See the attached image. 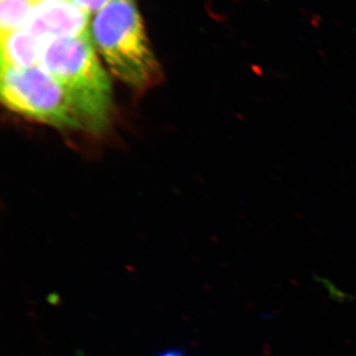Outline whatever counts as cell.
I'll list each match as a JSON object with an SVG mask.
<instances>
[{
  "mask_svg": "<svg viewBox=\"0 0 356 356\" xmlns=\"http://www.w3.org/2000/svg\"><path fill=\"white\" fill-rule=\"evenodd\" d=\"M39 65L62 84L86 130L102 132L108 126L113 108L112 83L96 56L89 32L42 40Z\"/></svg>",
  "mask_w": 356,
  "mask_h": 356,
  "instance_id": "1",
  "label": "cell"
},
{
  "mask_svg": "<svg viewBox=\"0 0 356 356\" xmlns=\"http://www.w3.org/2000/svg\"><path fill=\"white\" fill-rule=\"evenodd\" d=\"M96 49L110 72L138 91L158 86L163 74L134 0H113L92 23Z\"/></svg>",
  "mask_w": 356,
  "mask_h": 356,
  "instance_id": "2",
  "label": "cell"
},
{
  "mask_svg": "<svg viewBox=\"0 0 356 356\" xmlns=\"http://www.w3.org/2000/svg\"><path fill=\"white\" fill-rule=\"evenodd\" d=\"M1 102L14 112L63 130H86L67 91L43 67L1 70Z\"/></svg>",
  "mask_w": 356,
  "mask_h": 356,
  "instance_id": "3",
  "label": "cell"
},
{
  "mask_svg": "<svg viewBox=\"0 0 356 356\" xmlns=\"http://www.w3.org/2000/svg\"><path fill=\"white\" fill-rule=\"evenodd\" d=\"M89 14L69 1L37 4L24 29L41 40L76 37L88 31Z\"/></svg>",
  "mask_w": 356,
  "mask_h": 356,
  "instance_id": "4",
  "label": "cell"
},
{
  "mask_svg": "<svg viewBox=\"0 0 356 356\" xmlns=\"http://www.w3.org/2000/svg\"><path fill=\"white\" fill-rule=\"evenodd\" d=\"M41 50V40L26 29L1 33V70L37 67Z\"/></svg>",
  "mask_w": 356,
  "mask_h": 356,
  "instance_id": "5",
  "label": "cell"
},
{
  "mask_svg": "<svg viewBox=\"0 0 356 356\" xmlns=\"http://www.w3.org/2000/svg\"><path fill=\"white\" fill-rule=\"evenodd\" d=\"M37 4L38 3L36 0H1L0 2L1 33L24 29Z\"/></svg>",
  "mask_w": 356,
  "mask_h": 356,
  "instance_id": "6",
  "label": "cell"
},
{
  "mask_svg": "<svg viewBox=\"0 0 356 356\" xmlns=\"http://www.w3.org/2000/svg\"><path fill=\"white\" fill-rule=\"evenodd\" d=\"M112 1L113 0H70L74 6H79L89 15L96 11L102 10V8H104Z\"/></svg>",
  "mask_w": 356,
  "mask_h": 356,
  "instance_id": "7",
  "label": "cell"
},
{
  "mask_svg": "<svg viewBox=\"0 0 356 356\" xmlns=\"http://www.w3.org/2000/svg\"><path fill=\"white\" fill-rule=\"evenodd\" d=\"M158 356H187L184 351L180 350H168L159 353Z\"/></svg>",
  "mask_w": 356,
  "mask_h": 356,
  "instance_id": "8",
  "label": "cell"
},
{
  "mask_svg": "<svg viewBox=\"0 0 356 356\" xmlns=\"http://www.w3.org/2000/svg\"><path fill=\"white\" fill-rule=\"evenodd\" d=\"M44 1H67V0H36L37 3H41Z\"/></svg>",
  "mask_w": 356,
  "mask_h": 356,
  "instance_id": "9",
  "label": "cell"
}]
</instances>
